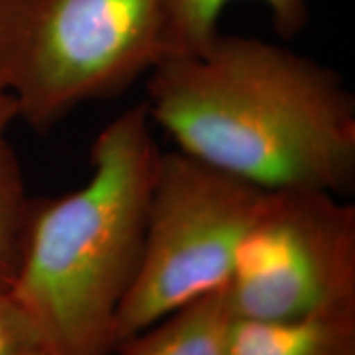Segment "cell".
<instances>
[{
	"label": "cell",
	"mask_w": 355,
	"mask_h": 355,
	"mask_svg": "<svg viewBox=\"0 0 355 355\" xmlns=\"http://www.w3.org/2000/svg\"><path fill=\"white\" fill-rule=\"evenodd\" d=\"M144 104L178 152L259 189L347 198L355 186L354 96L277 44L217 35L155 66Z\"/></svg>",
	"instance_id": "obj_1"
},
{
	"label": "cell",
	"mask_w": 355,
	"mask_h": 355,
	"mask_svg": "<svg viewBox=\"0 0 355 355\" xmlns=\"http://www.w3.org/2000/svg\"><path fill=\"white\" fill-rule=\"evenodd\" d=\"M159 153L139 104L96 137L79 188L33 199L8 290L55 355L117 352L115 326L139 272Z\"/></svg>",
	"instance_id": "obj_2"
},
{
	"label": "cell",
	"mask_w": 355,
	"mask_h": 355,
	"mask_svg": "<svg viewBox=\"0 0 355 355\" xmlns=\"http://www.w3.org/2000/svg\"><path fill=\"white\" fill-rule=\"evenodd\" d=\"M166 56L162 0H0V92L44 132Z\"/></svg>",
	"instance_id": "obj_3"
},
{
	"label": "cell",
	"mask_w": 355,
	"mask_h": 355,
	"mask_svg": "<svg viewBox=\"0 0 355 355\" xmlns=\"http://www.w3.org/2000/svg\"><path fill=\"white\" fill-rule=\"evenodd\" d=\"M265 194L178 150L159 153L139 272L117 316V349L227 286Z\"/></svg>",
	"instance_id": "obj_4"
},
{
	"label": "cell",
	"mask_w": 355,
	"mask_h": 355,
	"mask_svg": "<svg viewBox=\"0 0 355 355\" xmlns=\"http://www.w3.org/2000/svg\"><path fill=\"white\" fill-rule=\"evenodd\" d=\"M225 296L232 318L252 321L355 303L354 204L326 191H266Z\"/></svg>",
	"instance_id": "obj_5"
},
{
	"label": "cell",
	"mask_w": 355,
	"mask_h": 355,
	"mask_svg": "<svg viewBox=\"0 0 355 355\" xmlns=\"http://www.w3.org/2000/svg\"><path fill=\"white\" fill-rule=\"evenodd\" d=\"M224 355H355V303L278 321L232 318Z\"/></svg>",
	"instance_id": "obj_6"
},
{
	"label": "cell",
	"mask_w": 355,
	"mask_h": 355,
	"mask_svg": "<svg viewBox=\"0 0 355 355\" xmlns=\"http://www.w3.org/2000/svg\"><path fill=\"white\" fill-rule=\"evenodd\" d=\"M230 319L220 288L125 340L115 355H224Z\"/></svg>",
	"instance_id": "obj_7"
},
{
	"label": "cell",
	"mask_w": 355,
	"mask_h": 355,
	"mask_svg": "<svg viewBox=\"0 0 355 355\" xmlns=\"http://www.w3.org/2000/svg\"><path fill=\"white\" fill-rule=\"evenodd\" d=\"M229 0H162L166 58L194 55L214 40L217 19ZM272 8L278 33L291 37L308 20L304 0H263Z\"/></svg>",
	"instance_id": "obj_8"
},
{
	"label": "cell",
	"mask_w": 355,
	"mask_h": 355,
	"mask_svg": "<svg viewBox=\"0 0 355 355\" xmlns=\"http://www.w3.org/2000/svg\"><path fill=\"white\" fill-rule=\"evenodd\" d=\"M17 121L15 102L0 92V288L12 285L35 199L26 189L20 158L8 137Z\"/></svg>",
	"instance_id": "obj_9"
},
{
	"label": "cell",
	"mask_w": 355,
	"mask_h": 355,
	"mask_svg": "<svg viewBox=\"0 0 355 355\" xmlns=\"http://www.w3.org/2000/svg\"><path fill=\"white\" fill-rule=\"evenodd\" d=\"M0 355H55L32 314L8 288H0Z\"/></svg>",
	"instance_id": "obj_10"
}]
</instances>
